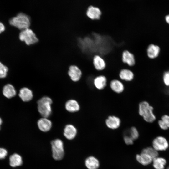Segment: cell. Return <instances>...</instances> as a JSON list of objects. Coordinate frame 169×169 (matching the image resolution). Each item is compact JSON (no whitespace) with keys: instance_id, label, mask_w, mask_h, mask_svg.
<instances>
[{"instance_id":"44dd1931","label":"cell","mask_w":169,"mask_h":169,"mask_svg":"<svg viewBox=\"0 0 169 169\" xmlns=\"http://www.w3.org/2000/svg\"><path fill=\"white\" fill-rule=\"evenodd\" d=\"M160 51V49L159 46L151 44L148 46L147 49V56L151 59L155 58L158 56Z\"/></svg>"},{"instance_id":"8992f818","label":"cell","mask_w":169,"mask_h":169,"mask_svg":"<svg viewBox=\"0 0 169 169\" xmlns=\"http://www.w3.org/2000/svg\"><path fill=\"white\" fill-rule=\"evenodd\" d=\"M152 144L153 147L157 151H165L169 146L167 140L161 136H159L155 138Z\"/></svg>"},{"instance_id":"603a6c76","label":"cell","mask_w":169,"mask_h":169,"mask_svg":"<svg viewBox=\"0 0 169 169\" xmlns=\"http://www.w3.org/2000/svg\"><path fill=\"white\" fill-rule=\"evenodd\" d=\"M3 93L5 97L10 98L15 96L16 92L14 88L12 85L8 84L4 87Z\"/></svg>"},{"instance_id":"d6986e66","label":"cell","mask_w":169,"mask_h":169,"mask_svg":"<svg viewBox=\"0 0 169 169\" xmlns=\"http://www.w3.org/2000/svg\"><path fill=\"white\" fill-rule=\"evenodd\" d=\"M85 164L88 169H97L100 166L98 160L93 156L87 157L85 160Z\"/></svg>"},{"instance_id":"5bb4252c","label":"cell","mask_w":169,"mask_h":169,"mask_svg":"<svg viewBox=\"0 0 169 169\" xmlns=\"http://www.w3.org/2000/svg\"><path fill=\"white\" fill-rule=\"evenodd\" d=\"M137 161L141 164L144 165H147L152 162L153 158L147 154L141 152L139 154L136 156Z\"/></svg>"},{"instance_id":"e575fe53","label":"cell","mask_w":169,"mask_h":169,"mask_svg":"<svg viewBox=\"0 0 169 169\" xmlns=\"http://www.w3.org/2000/svg\"><path fill=\"white\" fill-rule=\"evenodd\" d=\"M2 119H1L0 118V126H1V124H2Z\"/></svg>"},{"instance_id":"9c48e42d","label":"cell","mask_w":169,"mask_h":169,"mask_svg":"<svg viewBox=\"0 0 169 169\" xmlns=\"http://www.w3.org/2000/svg\"><path fill=\"white\" fill-rule=\"evenodd\" d=\"M121 121L120 119L115 116H109L105 120V124L107 127L112 129L118 128L120 125Z\"/></svg>"},{"instance_id":"83f0119b","label":"cell","mask_w":169,"mask_h":169,"mask_svg":"<svg viewBox=\"0 0 169 169\" xmlns=\"http://www.w3.org/2000/svg\"><path fill=\"white\" fill-rule=\"evenodd\" d=\"M162 79L164 84L167 86H169V70L164 73Z\"/></svg>"},{"instance_id":"d6a6232c","label":"cell","mask_w":169,"mask_h":169,"mask_svg":"<svg viewBox=\"0 0 169 169\" xmlns=\"http://www.w3.org/2000/svg\"><path fill=\"white\" fill-rule=\"evenodd\" d=\"M5 28L4 25L0 22V33L4 30Z\"/></svg>"},{"instance_id":"4dcf8cb0","label":"cell","mask_w":169,"mask_h":169,"mask_svg":"<svg viewBox=\"0 0 169 169\" xmlns=\"http://www.w3.org/2000/svg\"><path fill=\"white\" fill-rule=\"evenodd\" d=\"M124 140L125 142L127 145H131L133 143L134 141L128 136L124 135Z\"/></svg>"},{"instance_id":"836d02e7","label":"cell","mask_w":169,"mask_h":169,"mask_svg":"<svg viewBox=\"0 0 169 169\" xmlns=\"http://www.w3.org/2000/svg\"><path fill=\"white\" fill-rule=\"evenodd\" d=\"M165 19L166 22L169 24V15L166 16Z\"/></svg>"},{"instance_id":"7c38bea8","label":"cell","mask_w":169,"mask_h":169,"mask_svg":"<svg viewBox=\"0 0 169 169\" xmlns=\"http://www.w3.org/2000/svg\"><path fill=\"white\" fill-rule=\"evenodd\" d=\"M122 61L129 66H134L135 64V60L134 55L127 50L124 51L122 54Z\"/></svg>"},{"instance_id":"d4e9b609","label":"cell","mask_w":169,"mask_h":169,"mask_svg":"<svg viewBox=\"0 0 169 169\" xmlns=\"http://www.w3.org/2000/svg\"><path fill=\"white\" fill-rule=\"evenodd\" d=\"M124 135L128 136L133 141L137 139L139 136V132L135 127H132L127 130Z\"/></svg>"},{"instance_id":"1f68e13d","label":"cell","mask_w":169,"mask_h":169,"mask_svg":"<svg viewBox=\"0 0 169 169\" xmlns=\"http://www.w3.org/2000/svg\"><path fill=\"white\" fill-rule=\"evenodd\" d=\"M158 123L160 127L163 130H166L168 128L161 120H159Z\"/></svg>"},{"instance_id":"9a60e30c","label":"cell","mask_w":169,"mask_h":169,"mask_svg":"<svg viewBox=\"0 0 169 169\" xmlns=\"http://www.w3.org/2000/svg\"><path fill=\"white\" fill-rule=\"evenodd\" d=\"M19 96L23 101L28 102L32 99L33 95L31 90L27 87H23L20 90Z\"/></svg>"},{"instance_id":"484cf974","label":"cell","mask_w":169,"mask_h":169,"mask_svg":"<svg viewBox=\"0 0 169 169\" xmlns=\"http://www.w3.org/2000/svg\"><path fill=\"white\" fill-rule=\"evenodd\" d=\"M141 152L146 153L150 155L153 159L158 157V151L153 147H148L143 149Z\"/></svg>"},{"instance_id":"6da1fadb","label":"cell","mask_w":169,"mask_h":169,"mask_svg":"<svg viewBox=\"0 0 169 169\" xmlns=\"http://www.w3.org/2000/svg\"><path fill=\"white\" fill-rule=\"evenodd\" d=\"M153 107L146 101L140 102L139 104L138 113L146 122L152 123L156 119L153 113Z\"/></svg>"},{"instance_id":"4316f807","label":"cell","mask_w":169,"mask_h":169,"mask_svg":"<svg viewBox=\"0 0 169 169\" xmlns=\"http://www.w3.org/2000/svg\"><path fill=\"white\" fill-rule=\"evenodd\" d=\"M8 70V68L0 62V78L5 77Z\"/></svg>"},{"instance_id":"e0dca14e","label":"cell","mask_w":169,"mask_h":169,"mask_svg":"<svg viewBox=\"0 0 169 169\" xmlns=\"http://www.w3.org/2000/svg\"><path fill=\"white\" fill-rule=\"evenodd\" d=\"M133 72L128 69H123L119 72V76L121 79L130 81L132 80L134 78Z\"/></svg>"},{"instance_id":"f546056e","label":"cell","mask_w":169,"mask_h":169,"mask_svg":"<svg viewBox=\"0 0 169 169\" xmlns=\"http://www.w3.org/2000/svg\"><path fill=\"white\" fill-rule=\"evenodd\" d=\"M8 152L7 150L3 148H0V159L5 158L7 156Z\"/></svg>"},{"instance_id":"52a82bcc","label":"cell","mask_w":169,"mask_h":169,"mask_svg":"<svg viewBox=\"0 0 169 169\" xmlns=\"http://www.w3.org/2000/svg\"><path fill=\"white\" fill-rule=\"evenodd\" d=\"M68 74L73 81L77 82L79 80L81 77L82 71L77 65H72L69 68Z\"/></svg>"},{"instance_id":"3957f363","label":"cell","mask_w":169,"mask_h":169,"mask_svg":"<svg viewBox=\"0 0 169 169\" xmlns=\"http://www.w3.org/2000/svg\"><path fill=\"white\" fill-rule=\"evenodd\" d=\"M52 103V99L47 96H44L38 100V110L43 117L47 118L51 115Z\"/></svg>"},{"instance_id":"ffe728a7","label":"cell","mask_w":169,"mask_h":169,"mask_svg":"<svg viewBox=\"0 0 169 169\" xmlns=\"http://www.w3.org/2000/svg\"><path fill=\"white\" fill-rule=\"evenodd\" d=\"M110 86L113 91L117 93H122L124 89L123 84L117 79H114L111 81Z\"/></svg>"},{"instance_id":"ac0fdd59","label":"cell","mask_w":169,"mask_h":169,"mask_svg":"<svg viewBox=\"0 0 169 169\" xmlns=\"http://www.w3.org/2000/svg\"><path fill=\"white\" fill-rule=\"evenodd\" d=\"M66 110L70 112H75L78 111L80 109V106L77 101L71 99L67 101L65 104Z\"/></svg>"},{"instance_id":"cb8c5ba5","label":"cell","mask_w":169,"mask_h":169,"mask_svg":"<svg viewBox=\"0 0 169 169\" xmlns=\"http://www.w3.org/2000/svg\"><path fill=\"white\" fill-rule=\"evenodd\" d=\"M153 166L155 169H164L166 163V160L162 157H157L152 161Z\"/></svg>"},{"instance_id":"7a4b0ae2","label":"cell","mask_w":169,"mask_h":169,"mask_svg":"<svg viewBox=\"0 0 169 169\" xmlns=\"http://www.w3.org/2000/svg\"><path fill=\"white\" fill-rule=\"evenodd\" d=\"M9 23L11 25L22 30L29 28L31 25V19L29 15L21 12L10 19Z\"/></svg>"},{"instance_id":"d590c367","label":"cell","mask_w":169,"mask_h":169,"mask_svg":"<svg viewBox=\"0 0 169 169\" xmlns=\"http://www.w3.org/2000/svg\"><path fill=\"white\" fill-rule=\"evenodd\" d=\"M166 169H169V166H168Z\"/></svg>"},{"instance_id":"f1b7e54d","label":"cell","mask_w":169,"mask_h":169,"mask_svg":"<svg viewBox=\"0 0 169 169\" xmlns=\"http://www.w3.org/2000/svg\"><path fill=\"white\" fill-rule=\"evenodd\" d=\"M161 120L169 128V115H164L162 116Z\"/></svg>"},{"instance_id":"ba28073f","label":"cell","mask_w":169,"mask_h":169,"mask_svg":"<svg viewBox=\"0 0 169 169\" xmlns=\"http://www.w3.org/2000/svg\"><path fill=\"white\" fill-rule=\"evenodd\" d=\"M86 14L88 18L92 20L98 19L100 18L101 12L98 7L91 5L88 7Z\"/></svg>"},{"instance_id":"4fadbf2b","label":"cell","mask_w":169,"mask_h":169,"mask_svg":"<svg viewBox=\"0 0 169 169\" xmlns=\"http://www.w3.org/2000/svg\"><path fill=\"white\" fill-rule=\"evenodd\" d=\"M93 64L95 69L98 71H102L106 67L104 60L98 55H95L94 56Z\"/></svg>"},{"instance_id":"2e32d148","label":"cell","mask_w":169,"mask_h":169,"mask_svg":"<svg viewBox=\"0 0 169 169\" xmlns=\"http://www.w3.org/2000/svg\"><path fill=\"white\" fill-rule=\"evenodd\" d=\"M107 82L106 77L104 75H100L95 77L93 83L95 88L99 90H101L106 86Z\"/></svg>"},{"instance_id":"7402d4cb","label":"cell","mask_w":169,"mask_h":169,"mask_svg":"<svg viewBox=\"0 0 169 169\" xmlns=\"http://www.w3.org/2000/svg\"><path fill=\"white\" fill-rule=\"evenodd\" d=\"M9 164L12 167L19 166L23 163L21 156L17 153H14L11 155L9 157Z\"/></svg>"},{"instance_id":"277c9868","label":"cell","mask_w":169,"mask_h":169,"mask_svg":"<svg viewBox=\"0 0 169 169\" xmlns=\"http://www.w3.org/2000/svg\"><path fill=\"white\" fill-rule=\"evenodd\" d=\"M19 38L20 40L24 41L28 45L35 44L38 41L35 33L29 28L21 30Z\"/></svg>"},{"instance_id":"8fae6325","label":"cell","mask_w":169,"mask_h":169,"mask_svg":"<svg viewBox=\"0 0 169 169\" xmlns=\"http://www.w3.org/2000/svg\"><path fill=\"white\" fill-rule=\"evenodd\" d=\"M77 133V129L73 125L68 124L65 126L64 129V134L67 139L71 140L74 139Z\"/></svg>"},{"instance_id":"30bf717a","label":"cell","mask_w":169,"mask_h":169,"mask_svg":"<svg viewBox=\"0 0 169 169\" xmlns=\"http://www.w3.org/2000/svg\"><path fill=\"white\" fill-rule=\"evenodd\" d=\"M37 125L41 131L46 132L51 129L52 124L51 121L47 118L43 117L38 120Z\"/></svg>"},{"instance_id":"5b68a950","label":"cell","mask_w":169,"mask_h":169,"mask_svg":"<svg viewBox=\"0 0 169 169\" xmlns=\"http://www.w3.org/2000/svg\"><path fill=\"white\" fill-rule=\"evenodd\" d=\"M52 156L56 160H60L64 157V150L63 142L60 139H56L51 143Z\"/></svg>"}]
</instances>
